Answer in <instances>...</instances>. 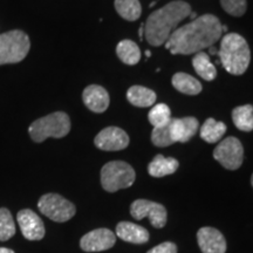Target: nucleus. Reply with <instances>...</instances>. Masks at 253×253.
I'll return each mask as SVG.
<instances>
[{"label":"nucleus","instance_id":"nucleus-16","mask_svg":"<svg viewBox=\"0 0 253 253\" xmlns=\"http://www.w3.org/2000/svg\"><path fill=\"white\" fill-rule=\"evenodd\" d=\"M116 236L126 243L132 244H144L149 240V231L143 226L130 221H120L116 226Z\"/></svg>","mask_w":253,"mask_h":253},{"label":"nucleus","instance_id":"nucleus-12","mask_svg":"<svg viewBox=\"0 0 253 253\" xmlns=\"http://www.w3.org/2000/svg\"><path fill=\"white\" fill-rule=\"evenodd\" d=\"M19 226L24 237L28 240H40L45 237V225L41 218L30 209L19 211L17 216Z\"/></svg>","mask_w":253,"mask_h":253},{"label":"nucleus","instance_id":"nucleus-15","mask_svg":"<svg viewBox=\"0 0 253 253\" xmlns=\"http://www.w3.org/2000/svg\"><path fill=\"white\" fill-rule=\"evenodd\" d=\"M82 100L86 107L94 113H103L109 107V94L99 84H90L84 88L82 93Z\"/></svg>","mask_w":253,"mask_h":253},{"label":"nucleus","instance_id":"nucleus-8","mask_svg":"<svg viewBox=\"0 0 253 253\" xmlns=\"http://www.w3.org/2000/svg\"><path fill=\"white\" fill-rule=\"evenodd\" d=\"M214 160L227 170H237L244 161V148L237 137L230 136L223 140L213 151Z\"/></svg>","mask_w":253,"mask_h":253},{"label":"nucleus","instance_id":"nucleus-9","mask_svg":"<svg viewBox=\"0 0 253 253\" xmlns=\"http://www.w3.org/2000/svg\"><path fill=\"white\" fill-rule=\"evenodd\" d=\"M130 214L136 220H141L148 217L150 224L156 229H162L166 226L168 213L166 208L156 202L147 199H136L130 205Z\"/></svg>","mask_w":253,"mask_h":253},{"label":"nucleus","instance_id":"nucleus-22","mask_svg":"<svg viewBox=\"0 0 253 253\" xmlns=\"http://www.w3.org/2000/svg\"><path fill=\"white\" fill-rule=\"evenodd\" d=\"M232 121L239 130L252 131L253 130V106L244 104V106L236 107L232 110Z\"/></svg>","mask_w":253,"mask_h":253},{"label":"nucleus","instance_id":"nucleus-18","mask_svg":"<svg viewBox=\"0 0 253 253\" xmlns=\"http://www.w3.org/2000/svg\"><path fill=\"white\" fill-rule=\"evenodd\" d=\"M126 99L132 106L147 108L156 102V94L154 90L142 86H132L126 91Z\"/></svg>","mask_w":253,"mask_h":253},{"label":"nucleus","instance_id":"nucleus-6","mask_svg":"<svg viewBox=\"0 0 253 253\" xmlns=\"http://www.w3.org/2000/svg\"><path fill=\"white\" fill-rule=\"evenodd\" d=\"M136 173L130 164L123 161H113L101 169V184L108 192H116L134 184Z\"/></svg>","mask_w":253,"mask_h":253},{"label":"nucleus","instance_id":"nucleus-29","mask_svg":"<svg viewBox=\"0 0 253 253\" xmlns=\"http://www.w3.org/2000/svg\"><path fill=\"white\" fill-rule=\"evenodd\" d=\"M147 253H177V246L171 242H164L149 250Z\"/></svg>","mask_w":253,"mask_h":253},{"label":"nucleus","instance_id":"nucleus-21","mask_svg":"<svg viewBox=\"0 0 253 253\" xmlns=\"http://www.w3.org/2000/svg\"><path fill=\"white\" fill-rule=\"evenodd\" d=\"M192 66H194L196 73L204 80L212 81L217 77V69L205 52H198L194 56Z\"/></svg>","mask_w":253,"mask_h":253},{"label":"nucleus","instance_id":"nucleus-24","mask_svg":"<svg viewBox=\"0 0 253 253\" xmlns=\"http://www.w3.org/2000/svg\"><path fill=\"white\" fill-rule=\"evenodd\" d=\"M115 9L123 19L135 21L141 17L142 7L138 0H115Z\"/></svg>","mask_w":253,"mask_h":253},{"label":"nucleus","instance_id":"nucleus-5","mask_svg":"<svg viewBox=\"0 0 253 253\" xmlns=\"http://www.w3.org/2000/svg\"><path fill=\"white\" fill-rule=\"evenodd\" d=\"M30 48V38L23 31L14 30L0 34V66L23 61Z\"/></svg>","mask_w":253,"mask_h":253},{"label":"nucleus","instance_id":"nucleus-2","mask_svg":"<svg viewBox=\"0 0 253 253\" xmlns=\"http://www.w3.org/2000/svg\"><path fill=\"white\" fill-rule=\"evenodd\" d=\"M191 12V6L182 0H175L153 12L144 24V37L148 43L154 47L166 45L178 24Z\"/></svg>","mask_w":253,"mask_h":253},{"label":"nucleus","instance_id":"nucleus-28","mask_svg":"<svg viewBox=\"0 0 253 253\" xmlns=\"http://www.w3.org/2000/svg\"><path fill=\"white\" fill-rule=\"evenodd\" d=\"M220 4L224 11L233 17H242L248 9L246 0H220Z\"/></svg>","mask_w":253,"mask_h":253},{"label":"nucleus","instance_id":"nucleus-11","mask_svg":"<svg viewBox=\"0 0 253 253\" xmlns=\"http://www.w3.org/2000/svg\"><path fill=\"white\" fill-rule=\"evenodd\" d=\"M116 243V235L109 229H96L82 237L80 246L84 252H101L112 249Z\"/></svg>","mask_w":253,"mask_h":253},{"label":"nucleus","instance_id":"nucleus-33","mask_svg":"<svg viewBox=\"0 0 253 253\" xmlns=\"http://www.w3.org/2000/svg\"><path fill=\"white\" fill-rule=\"evenodd\" d=\"M251 184L253 186V173H252V177H251Z\"/></svg>","mask_w":253,"mask_h":253},{"label":"nucleus","instance_id":"nucleus-32","mask_svg":"<svg viewBox=\"0 0 253 253\" xmlns=\"http://www.w3.org/2000/svg\"><path fill=\"white\" fill-rule=\"evenodd\" d=\"M145 55H147L148 58H149V56H150V52H149V50H147V52H145Z\"/></svg>","mask_w":253,"mask_h":253},{"label":"nucleus","instance_id":"nucleus-1","mask_svg":"<svg viewBox=\"0 0 253 253\" xmlns=\"http://www.w3.org/2000/svg\"><path fill=\"white\" fill-rule=\"evenodd\" d=\"M216 15L204 14L177 28L167 41L166 48L171 54L189 55L212 47L220 39L223 30Z\"/></svg>","mask_w":253,"mask_h":253},{"label":"nucleus","instance_id":"nucleus-26","mask_svg":"<svg viewBox=\"0 0 253 253\" xmlns=\"http://www.w3.org/2000/svg\"><path fill=\"white\" fill-rule=\"evenodd\" d=\"M15 224L13 217L6 208L0 209V240L6 242L14 236Z\"/></svg>","mask_w":253,"mask_h":253},{"label":"nucleus","instance_id":"nucleus-19","mask_svg":"<svg viewBox=\"0 0 253 253\" xmlns=\"http://www.w3.org/2000/svg\"><path fill=\"white\" fill-rule=\"evenodd\" d=\"M171 82L172 86L183 94L197 95L202 91L201 82L186 73H176Z\"/></svg>","mask_w":253,"mask_h":253},{"label":"nucleus","instance_id":"nucleus-17","mask_svg":"<svg viewBox=\"0 0 253 253\" xmlns=\"http://www.w3.org/2000/svg\"><path fill=\"white\" fill-rule=\"evenodd\" d=\"M179 167V162L176 158L164 157L163 155H157L148 166V172L153 177H164L176 172Z\"/></svg>","mask_w":253,"mask_h":253},{"label":"nucleus","instance_id":"nucleus-20","mask_svg":"<svg viewBox=\"0 0 253 253\" xmlns=\"http://www.w3.org/2000/svg\"><path fill=\"white\" fill-rule=\"evenodd\" d=\"M116 54L119 59L126 65L134 66L140 62L141 60V49L137 43L132 40H122L120 41L116 47Z\"/></svg>","mask_w":253,"mask_h":253},{"label":"nucleus","instance_id":"nucleus-10","mask_svg":"<svg viewBox=\"0 0 253 253\" xmlns=\"http://www.w3.org/2000/svg\"><path fill=\"white\" fill-rule=\"evenodd\" d=\"M94 143L104 151H119L128 147L129 136L118 126H108L101 130L95 137Z\"/></svg>","mask_w":253,"mask_h":253},{"label":"nucleus","instance_id":"nucleus-31","mask_svg":"<svg viewBox=\"0 0 253 253\" xmlns=\"http://www.w3.org/2000/svg\"><path fill=\"white\" fill-rule=\"evenodd\" d=\"M143 33H144V25L140 27V39H143Z\"/></svg>","mask_w":253,"mask_h":253},{"label":"nucleus","instance_id":"nucleus-4","mask_svg":"<svg viewBox=\"0 0 253 253\" xmlns=\"http://www.w3.org/2000/svg\"><path fill=\"white\" fill-rule=\"evenodd\" d=\"M71 131V120L63 112H55L43 118L38 119L28 128L31 138L41 143L48 137L62 138Z\"/></svg>","mask_w":253,"mask_h":253},{"label":"nucleus","instance_id":"nucleus-27","mask_svg":"<svg viewBox=\"0 0 253 253\" xmlns=\"http://www.w3.org/2000/svg\"><path fill=\"white\" fill-rule=\"evenodd\" d=\"M151 142H153L156 147H160V148L169 147V145L173 144L171 141V137H170L169 123L163 126L154 128L153 132H151Z\"/></svg>","mask_w":253,"mask_h":253},{"label":"nucleus","instance_id":"nucleus-7","mask_svg":"<svg viewBox=\"0 0 253 253\" xmlns=\"http://www.w3.org/2000/svg\"><path fill=\"white\" fill-rule=\"evenodd\" d=\"M40 212L56 223H65L75 216L77 209L68 199L58 194H46L38 203Z\"/></svg>","mask_w":253,"mask_h":253},{"label":"nucleus","instance_id":"nucleus-23","mask_svg":"<svg viewBox=\"0 0 253 253\" xmlns=\"http://www.w3.org/2000/svg\"><path fill=\"white\" fill-rule=\"evenodd\" d=\"M226 132V126L224 122L216 121L210 118L204 122L201 128V137L208 143H217Z\"/></svg>","mask_w":253,"mask_h":253},{"label":"nucleus","instance_id":"nucleus-14","mask_svg":"<svg viewBox=\"0 0 253 253\" xmlns=\"http://www.w3.org/2000/svg\"><path fill=\"white\" fill-rule=\"evenodd\" d=\"M199 123L196 118L171 119L169 122V131L172 143H185L191 140L198 131Z\"/></svg>","mask_w":253,"mask_h":253},{"label":"nucleus","instance_id":"nucleus-30","mask_svg":"<svg viewBox=\"0 0 253 253\" xmlns=\"http://www.w3.org/2000/svg\"><path fill=\"white\" fill-rule=\"evenodd\" d=\"M0 253H14L11 249H6V248H0Z\"/></svg>","mask_w":253,"mask_h":253},{"label":"nucleus","instance_id":"nucleus-3","mask_svg":"<svg viewBox=\"0 0 253 253\" xmlns=\"http://www.w3.org/2000/svg\"><path fill=\"white\" fill-rule=\"evenodd\" d=\"M219 58L227 73L232 75L244 74L251 61V50L248 41L240 34H225L220 42Z\"/></svg>","mask_w":253,"mask_h":253},{"label":"nucleus","instance_id":"nucleus-25","mask_svg":"<svg viewBox=\"0 0 253 253\" xmlns=\"http://www.w3.org/2000/svg\"><path fill=\"white\" fill-rule=\"evenodd\" d=\"M148 119H149V122L154 128H158V126H163L170 122L171 112H170V108L167 104L158 103L150 110Z\"/></svg>","mask_w":253,"mask_h":253},{"label":"nucleus","instance_id":"nucleus-13","mask_svg":"<svg viewBox=\"0 0 253 253\" xmlns=\"http://www.w3.org/2000/svg\"><path fill=\"white\" fill-rule=\"evenodd\" d=\"M199 249L203 253H225L226 240L223 233L213 227H202L197 232Z\"/></svg>","mask_w":253,"mask_h":253}]
</instances>
